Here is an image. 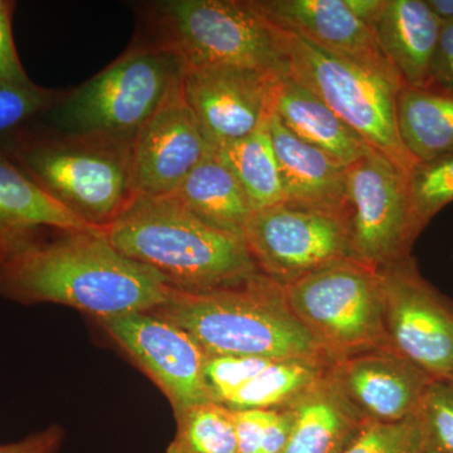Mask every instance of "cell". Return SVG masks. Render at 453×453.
<instances>
[{
    "instance_id": "6da1fadb",
    "label": "cell",
    "mask_w": 453,
    "mask_h": 453,
    "mask_svg": "<svg viewBox=\"0 0 453 453\" xmlns=\"http://www.w3.org/2000/svg\"><path fill=\"white\" fill-rule=\"evenodd\" d=\"M172 292L163 276L119 252L103 229L44 235L0 266V294L8 299L61 303L100 320L153 311Z\"/></svg>"
},
{
    "instance_id": "7a4b0ae2",
    "label": "cell",
    "mask_w": 453,
    "mask_h": 453,
    "mask_svg": "<svg viewBox=\"0 0 453 453\" xmlns=\"http://www.w3.org/2000/svg\"><path fill=\"white\" fill-rule=\"evenodd\" d=\"M105 234L119 252L178 290L228 288L261 273L243 238L204 225L172 196H136Z\"/></svg>"
},
{
    "instance_id": "3957f363",
    "label": "cell",
    "mask_w": 453,
    "mask_h": 453,
    "mask_svg": "<svg viewBox=\"0 0 453 453\" xmlns=\"http://www.w3.org/2000/svg\"><path fill=\"white\" fill-rule=\"evenodd\" d=\"M150 314L189 334L208 357L327 360L291 311L285 288L264 273L214 290L173 288Z\"/></svg>"
},
{
    "instance_id": "277c9868",
    "label": "cell",
    "mask_w": 453,
    "mask_h": 453,
    "mask_svg": "<svg viewBox=\"0 0 453 453\" xmlns=\"http://www.w3.org/2000/svg\"><path fill=\"white\" fill-rule=\"evenodd\" d=\"M133 142L61 133L37 121L0 140V150L65 211L106 231L135 198Z\"/></svg>"
},
{
    "instance_id": "5b68a950",
    "label": "cell",
    "mask_w": 453,
    "mask_h": 453,
    "mask_svg": "<svg viewBox=\"0 0 453 453\" xmlns=\"http://www.w3.org/2000/svg\"><path fill=\"white\" fill-rule=\"evenodd\" d=\"M178 57L138 44L96 76L64 94L40 121L65 134L135 139L183 77Z\"/></svg>"
},
{
    "instance_id": "8992f818",
    "label": "cell",
    "mask_w": 453,
    "mask_h": 453,
    "mask_svg": "<svg viewBox=\"0 0 453 453\" xmlns=\"http://www.w3.org/2000/svg\"><path fill=\"white\" fill-rule=\"evenodd\" d=\"M154 42L188 68L286 73L279 28L252 0H168L149 7Z\"/></svg>"
},
{
    "instance_id": "52a82bcc",
    "label": "cell",
    "mask_w": 453,
    "mask_h": 453,
    "mask_svg": "<svg viewBox=\"0 0 453 453\" xmlns=\"http://www.w3.org/2000/svg\"><path fill=\"white\" fill-rule=\"evenodd\" d=\"M279 33L292 79L314 92L372 149L410 174L417 160L402 142L396 120V101L404 86L401 79L332 55L296 33L281 28Z\"/></svg>"
},
{
    "instance_id": "ba28073f",
    "label": "cell",
    "mask_w": 453,
    "mask_h": 453,
    "mask_svg": "<svg viewBox=\"0 0 453 453\" xmlns=\"http://www.w3.org/2000/svg\"><path fill=\"white\" fill-rule=\"evenodd\" d=\"M283 288L291 311L332 365L388 347L377 268L349 259Z\"/></svg>"
},
{
    "instance_id": "9c48e42d",
    "label": "cell",
    "mask_w": 453,
    "mask_h": 453,
    "mask_svg": "<svg viewBox=\"0 0 453 453\" xmlns=\"http://www.w3.org/2000/svg\"><path fill=\"white\" fill-rule=\"evenodd\" d=\"M345 219L354 259L377 270L410 257L423 232L408 175L375 150L348 166Z\"/></svg>"
},
{
    "instance_id": "30bf717a",
    "label": "cell",
    "mask_w": 453,
    "mask_h": 453,
    "mask_svg": "<svg viewBox=\"0 0 453 453\" xmlns=\"http://www.w3.org/2000/svg\"><path fill=\"white\" fill-rule=\"evenodd\" d=\"M243 241L259 273L282 286L354 259L344 216L288 203L252 211Z\"/></svg>"
},
{
    "instance_id": "8fae6325",
    "label": "cell",
    "mask_w": 453,
    "mask_h": 453,
    "mask_svg": "<svg viewBox=\"0 0 453 453\" xmlns=\"http://www.w3.org/2000/svg\"><path fill=\"white\" fill-rule=\"evenodd\" d=\"M378 271L388 347L447 383L453 368V301L422 275L413 255Z\"/></svg>"
},
{
    "instance_id": "7c38bea8",
    "label": "cell",
    "mask_w": 453,
    "mask_h": 453,
    "mask_svg": "<svg viewBox=\"0 0 453 453\" xmlns=\"http://www.w3.org/2000/svg\"><path fill=\"white\" fill-rule=\"evenodd\" d=\"M100 323L163 390L175 417L211 402L204 380L207 356L177 325L150 312H127Z\"/></svg>"
},
{
    "instance_id": "4fadbf2b",
    "label": "cell",
    "mask_w": 453,
    "mask_h": 453,
    "mask_svg": "<svg viewBox=\"0 0 453 453\" xmlns=\"http://www.w3.org/2000/svg\"><path fill=\"white\" fill-rule=\"evenodd\" d=\"M283 74L252 68H188L181 88L205 138L219 150L267 124Z\"/></svg>"
},
{
    "instance_id": "5bb4252c",
    "label": "cell",
    "mask_w": 453,
    "mask_h": 453,
    "mask_svg": "<svg viewBox=\"0 0 453 453\" xmlns=\"http://www.w3.org/2000/svg\"><path fill=\"white\" fill-rule=\"evenodd\" d=\"M214 149L188 106L181 82L136 134L131 189L142 196H172Z\"/></svg>"
},
{
    "instance_id": "9a60e30c",
    "label": "cell",
    "mask_w": 453,
    "mask_h": 453,
    "mask_svg": "<svg viewBox=\"0 0 453 453\" xmlns=\"http://www.w3.org/2000/svg\"><path fill=\"white\" fill-rule=\"evenodd\" d=\"M330 374L368 422L393 423L418 413L431 377L390 347L345 357Z\"/></svg>"
},
{
    "instance_id": "2e32d148",
    "label": "cell",
    "mask_w": 453,
    "mask_h": 453,
    "mask_svg": "<svg viewBox=\"0 0 453 453\" xmlns=\"http://www.w3.org/2000/svg\"><path fill=\"white\" fill-rule=\"evenodd\" d=\"M252 3L279 28L303 35L332 55L399 77L381 52L371 27L351 13L345 0H252Z\"/></svg>"
},
{
    "instance_id": "e0dca14e",
    "label": "cell",
    "mask_w": 453,
    "mask_h": 453,
    "mask_svg": "<svg viewBox=\"0 0 453 453\" xmlns=\"http://www.w3.org/2000/svg\"><path fill=\"white\" fill-rule=\"evenodd\" d=\"M91 228L0 150V266L50 231Z\"/></svg>"
},
{
    "instance_id": "ac0fdd59",
    "label": "cell",
    "mask_w": 453,
    "mask_h": 453,
    "mask_svg": "<svg viewBox=\"0 0 453 453\" xmlns=\"http://www.w3.org/2000/svg\"><path fill=\"white\" fill-rule=\"evenodd\" d=\"M268 131L281 174L283 203L345 217L348 166L295 136L275 113Z\"/></svg>"
},
{
    "instance_id": "d6986e66",
    "label": "cell",
    "mask_w": 453,
    "mask_h": 453,
    "mask_svg": "<svg viewBox=\"0 0 453 453\" xmlns=\"http://www.w3.org/2000/svg\"><path fill=\"white\" fill-rule=\"evenodd\" d=\"M442 27L426 0H384L371 28L403 85L427 88Z\"/></svg>"
},
{
    "instance_id": "ffe728a7",
    "label": "cell",
    "mask_w": 453,
    "mask_h": 453,
    "mask_svg": "<svg viewBox=\"0 0 453 453\" xmlns=\"http://www.w3.org/2000/svg\"><path fill=\"white\" fill-rule=\"evenodd\" d=\"M292 428L282 453H342L365 426V417L330 374L290 405Z\"/></svg>"
},
{
    "instance_id": "44dd1931",
    "label": "cell",
    "mask_w": 453,
    "mask_h": 453,
    "mask_svg": "<svg viewBox=\"0 0 453 453\" xmlns=\"http://www.w3.org/2000/svg\"><path fill=\"white\" fill-rule=\"evenodd\" d=\"M273 113L295 136L342 165L350 166L374 150L314 92L288 73L277 86Z\"/></svg>"
},
{
    "instance_id": "7402d4cb",
    "label": "cell",
    "mask_w": 453,
    "mask_h": 453,
    "mask_svg": "<svg viewBox=\"0 0 453 453\" xmlns=\"http://www.w3.org/2000/svg\"><path fill=\"white\" fill-rule=\"evenodd\" d=\"M172 196L204 225L243 238L253 211L242 187L216 150L196 166Z\"/></svg>"
},
{
    "instance_id": "603a6c76",
    "label": "cell",
    "mask_w": 453,
    "mask_h": 453,
    "mask_svg": "<svg viewBox=\"0 0 453 453\" xmlns=\"http://www.w3.org/2000/svg\"><path fill=\"white\" fill-rule=\"evenodd\" d=\"M396 120L402 142L417 163L453 151V95L403 86Z\"/></svg>"
},
{
    "instance_id": "cb8c5ba5",
    "label": "cell",
    "mask_w": 453,
    "mask_h": 453,
    "mask_svg": "<svg viewBox=\"0 0 453 453\" xmlns=\"http://www.w3.org/2000/svg\"><path fill=\"white\" fill-rule=\"evenodd\" d=\"M325 359H275L262 369L223 407L232 412L290 407L330 368Z\"/></svg>"
},
{
    "instance_id": "d4e9b609",
    "label": "cell",
    "mask_w": 453,
    "mask_h": 453,
    "mask_svg": "<svg viewBox=\"0 0 453 453\" xmlns=\"http://www.w3.org/2000/svg\"><path fill=\"white\" fill-rule=\"evenodd\" d=\"M216 153L242 187L253 211L285 201L268 121L251 135L223 146Z\"/></svg>"
},
{
    "instance_id": "484cf974",
    "label": "cell",
    "mask_w": 453,
    "mask_h": 453,
    "mask_svg": "<svg viewBox=\"0 0 453 453\" xmlns=\"http://www.w3.org/2000/svg\"><path fill=\"white\" fill-rule=\"evenodd\" d=\"M177 418L166 453H237L234 412L223 405H196Z\"/></svg>"
},
{
    "instance_id": "4316f807",
    "label": "cell",
    "mask_w": 453,
    "mask_h": 453,
    "mask_svg": "<svg viewBox=\"0 0 453 453\" xmlns=\"http://www.w3.org/2000/svg\"><path fill=\"white\" fill-rule=\"evenodd\" d=\"M408 190L414 219L426 226L453 203V151L414 165L408 174Z\"/></svg>"
},
{
    "instance_id": "83f0119b",
    "label": "cell",
    "mask_w": 453,
    "mask_h": 453,
    "mask_svg": "<svg viewBox=\"0 0 453 453\" xmlns=\"http://www.w3.org/2000/svg\"><path fill=\"white\" fill-rule=\"evenodd\" d=\"M237 453H282L294 417L290 407L234 412Z\"/></svg>"
},
{
    "instance_id": "f1b7e54d",
    "label": "cell",
    "mask_w": 453,
    "mask_h": 453,
    "mask_svg": "<svg viewBox=\"0 0 453 453\" xmlns=\"http://www.w3.org/2000/svg\"><path fill=\"white\" fill-rule=\"evenodd\" d=\"M64 96L35 82L0 83V140L40 121Z\"/></svg>"
},
{
    "instance_id": "f546056e",
    "label": "cell",
    "mask_w": 453,
    "mask_h": 453,
    "mask_svg": "<svg viewBox=\"0 0 453 453\" xmlns=\"http://www.w3.org/2000/svg\"><path fill=\"white\" fill-rule=\"evenodd\" d=\"M427 441L418 413L393 423L365 422L342 453H426Z\"/></svg>"
},
{
    "instance_id": "4dcf8cb0",
    "label": "cell",
    "mask_w": 453,
    "mask_h": 453,
    "mask_svg": "<svg viewBox=\"0 0 453 453\" xmlns=\"http://www.w3.org/2000/svg\"><path fill=\"white\" fill-rule=\"evenodd\" d=\"M275 359L258 357H205L204 380L213 403L223 405L262 369Z\"/></svg>"
},
{
    "instance_id": "1f68e13d",
    "label": "cell",
    "mask_w": 453,
    "mask_h": 453,
    "mask_svg": "<svg viewBox=\"0 0 453 453\" xmlns=\"http://www.w3.org/2000/svg\"><path fill=\"white\" fill-rule=\"evenodd\" d=\"M418 416L425 429L427 446L442 453H453L452 387L446 381H432Z\"/></svg>"
},
{
    "instance_id": "d6a6232c",
    "label": "cell",
    "mask_w": 453,
    "mask_h": 453,
    "mask_svg": "<svg viewBox=\"0 0 453 453\" xmlns=\"http://www.w3.org/2000/svg\"><path fill=\"white\" fill-rule=\"evenodd\" d=\"M16 3L0 0V83H28L13 38V14Z\"/></svg>"
},
{
    "instance_id": "836d02e7",
    "label": "cell",
    "mask_w": 453,
    "mask_h": 453,
    "mask_svg": "<svg viewBox=\"0 0 453 453\" xmlns=\"http://www.w3.org/2000/svg\"><path fill=\"white\" fill-rule=\"evenodd\" d=\"M427 88L453 95V22L441 31Z\"/></svg>"
},
{
    "instance_id": "e575fe53",
    "label": "cell",
    "mask_w": 453,
    "mask_h": 453,
    "mask_svg": "<svg viewBox=\"0 0 453 453\" xmlns=\"http://www.w3.org/2000/svg\"><path fill=\"white\" fill-rule=\"evenodd\" d=\"M61 441V429L50 427L18 442L0 445V453H56Z\"/></svg>"
},
{
    "instance_id": "d590c367",
    "label": "cell",
    "mask_w": 453,
    "mask_h": 453,
    "mask_svg": "<svg viewBox=\"0 0 453 453\" xmlns=\"http://www.w3.org/2000/svg\"><path fill=\"white\" fill-rule=\"evenodd\" d=\"M345 3L357 19L371 27L380 14L384 0H345Z\"/></svg>"
},
{
    "instance_id": "8d00e7d4",
    "label": "cell",
    "mask_w": 453,
    "mask_h": 453,
    "mask_svg": "<svg viewBox=\"0 0 453 453\" xmlns=\"http://www.w3.org/2000/svg\"><path fill=\"white\" fill-rule=\"evenodd\" d=\"M426 3L443 25L453 22V0H426Z\"/></svg>"
},
{
    "instance_id": "74e56055",
    "label": "cell",
    "mask_w": 453,
    "mask_h": 453,
    "mask_svg": "<svg viewBox=\"0 0 453 453\" xmlns=\"http://www.w3.org/2000/svg\"><path fill=\"white\" fill-rule=\"evenodd\" d=\"M426 453H442V452L437 451L436 449H432V447L427 446V449H426Z\"/></svg>"
},
{
    "instance_id": "f35d334b",
    "label": "cell",
    "mask_w": 453,
    "mask_h": 453,
    "mask_svg": "<svg viewBox=\"0 0 453 453\" xmlns=\"http://www.w3.org/2000/svg\"><path fill=\"white\" fill-rule=\"evenodd\" d=\"M447 383H449V386H451L453 388V368H452L451 375H449V381H447Z\"/></svg>"
}]
</instances>
